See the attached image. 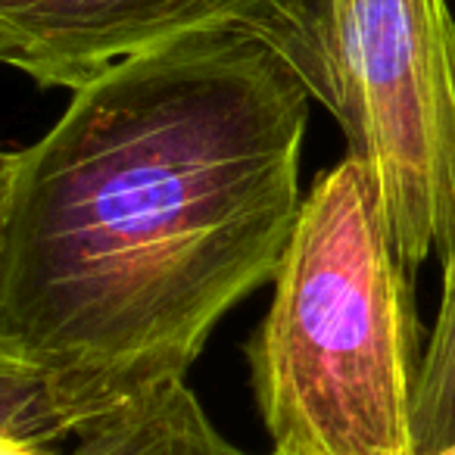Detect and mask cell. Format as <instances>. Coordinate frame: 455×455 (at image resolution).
<instances>
[{
  "mask_svg": "<svg viewBox=\"0 0 455 455\" xmlns=\"http://www.w3.org/2000/svg\"><path fill=\"white\" fill-rule=\"evenodd\" d=\"M309 103L262 41L190 35L72 91L0 156V434L51 446L184 384L278 278Z\"/></svg>",
  "mask_w": 455,
  "mask_h": 455,
  "instance_id": "cell-1",
  "label": "cell"
},
{
  "mask_svg": "<svg viewBox=\"0 0 455 455\" xmlns=\"http://www.w3.org/2000/svg\"><path fill=\"white\" fill-rule=\"evenodd\" d=\"M421 355L411 272L371 172L347 153L306 194L275 297L247 343L272 455H415Z\"/></svg>",
  "mask_w": 455,
  "mask_h": 455,
  "instance_id": "cell-2",
  "label": "cell"
},
{
  "mask_svg": "<svg viewBox=\"0 0 455 455\" xmlns=\"http://www.w3.org/2000/svg\"><path fill=\"white\" fill-rule=\"evenodd\" d=\"M337 116L415 272L455 284V16L446 0H331Z\"/></svg>",
  "mask_w": 455,
  "mask_h": 455,
  "instance_id": "cell-3",
  "label": "cell"
},
{
  "mask_svg": "<svg viewBox=\"0 0 455 455\" xmlns=\"http://www.w3.org/2000/svg\"><path fill=\"white\" fill-rule=\"evenodd\" d=\"M206 32L272 47L337 116L331 0H0V60L38 88L78 91L122 60Z\"/></svg>",
  "mask_w": 455,
  "mask_h": 455,
  "instance_id": "cell-4",
  "label": "cell"
},
{
  "mask_svg": "<svg viewBox=\"0 0 455 455\" xmlns=\"http://www.w3.org/2000/svg\"><path fill=\"white\" fill-rule=\"evenodd\" d=\"M76 440L69 455H250L215 427L188 384L165 387Z\"/></svg>",
  "mask_w": 455,
  "mask_h": 455,
  "instance_id": "cell-5",
  "label": "cell"
},
{
  "mask_svg": "<svg viewBox=\"0 0 455 455\" xmlns=\"http://www.w3.org/2000/svg\"><path fill=\"white\" fill-rule=\"evenodd\" d=\"M415 455L455 452V284L440 293V309L424 343L411 403Z\"/></svg>",
  "mask_w": 455,
  "mask_h": 455,
  "instance_id": "cell-6",
  "label": "cell"
},
{
  "mask_svg": "<svg viewBox=\"0 0 455 455\" xmlns=\"http://www.w3.org/2000/svg\"><path fill=\"white\" fill-rule=\"evenodd\" d=\"M0 455H57L51 446H41V443L16 440V436L0 434Z\"/></svg>",
  "mask_w": 455,
  "mask_h": 455,
  "instance_id": "cell-7",
  "label": "cell"
},
{
  "mask_svg": "<svg viewBox=\"0 0 455 455\" xmlns=\"http://www.w3.org/2000/svg\"><path fill=\"white\" fill-rule=\"evenodd\" d=\"M449 455H455V452H449Z\"/></svg>",
  "mask_w": 455,
  "mask_h": 455,
  "instance_id": "cell-8",
  "label": "cell"
},
{
  "mask_svg": "<svg viewBox=\"0 0 455 455\" xmlns=\"http://www.w3.org/2000/svg\"><path fill=\"white\" fill-rule=\"evenodd\" d=\"M268 455H272V452H268Z\"/></svg>",
  "mask_w": 455,
  "mask_h": 455,
  "instance_id": "cell-9",
  "label": "cell"
}]
</instances>
